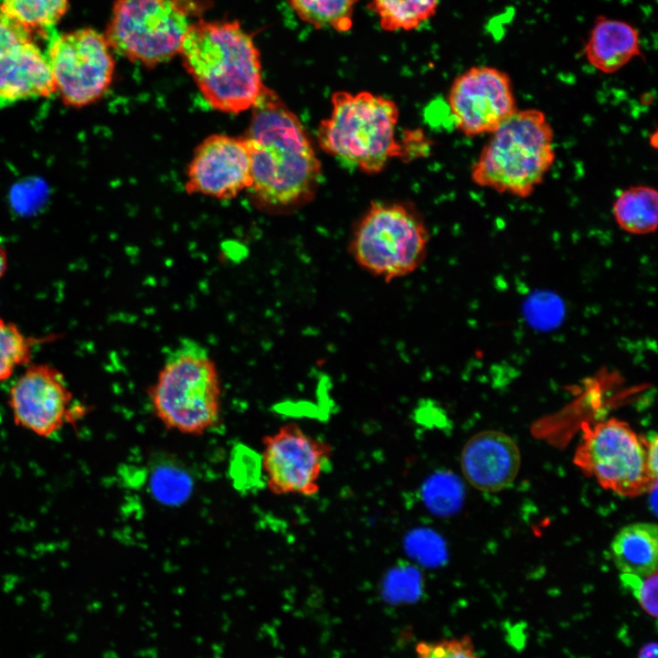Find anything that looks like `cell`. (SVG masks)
Returning <instances> with one entry per match:
<instances>
[{"mask_svg": "<svg viewBox=\"0 0 658 658\" xmlns=\"http://www.w3.org/2000/svg\"><path fill=\"white\" fill-rule=\"evenodd\" d=\"M251 110L244 139L256 201L278 211L308 203L321 182L322 166L304 126L266 86Z\"/></svg>", "mask_w": 658, "mask_h": 658, "instance_id": "obj_1", "label": "cell"}, {"mask_svg": "<svg viewBox=\"0 0 658 658\" xmlns=\"http://www.w3.org/2000/svg\"><path fill=\"white\" fill-rule=\"evenodd\" d=\"M179 56L205 100L219 111L251 109L265 88L260 50L238 20H196Z\"/></svg>", "mask_w": 658, "mask_h": 658, "instance_id": "obj_2", "label": "cell"}, {"mask_svg": "<svg viewBox=\"0 0 658 658\" xmlns=\"http://www.w3.org/2000/svg\"><path fill=\"white\" fill-rule=\"evenodd\" d=\"M483 146L471 167L474 185L525 198L543 183L556 159L553 127L538 109L517 110Z\"/></svg>", "mask_w": 658, "mask_h": 658, "instance_id": "obj_3", "label": "cell"}, {"mask_svg": "<svg viewBox=\"0 0 658 658\" xmlns=\"http://www.w3.org/2000/svg\"><path fill=\"white\" fill-rule=\"evenodd\" d=\"M148 398L167 430L200 436L218 425L222 387L207 348L193 339H182L165 356Z\"/></svg>", "mask_w": 658, "mask_h": 658, "instance_id": "obj_4", "label": "cell"}, {"mask_svg": "<svg viewBox=\"0 0 658 658\" xmlns=\"http://www.w3.org/2000/svg\"><path fill=\"white\" fill-rule=\"evenodd\" d=\"M331 105L316 133L324 152L368 175L381 172L391 159L402 155L394 101L366 90H339L332 94Z\"/></svg>", "mask_w": 658, "mask_h": 658, "instance_id": "obj_5", "label": "cell"}, {"mask_svg": "<svg viewBox=\"0 0 658 658\" xmlns=\"http://www.w3.org/2000/svg\"><path fill=\"white\" fill-rule=\"evenodd\" d=\"M203 0H115L105 37L111 48L130 61L146 67L179 55ZM197 20V19H196Z\"/></svg>", "mask_w": 658, "mask_h": 658, "instance_id": "obj_6", "label": "cell"}, {"mask_svg": "<svg viewBox=\"0 0 658 658\" xmlns=\"http://www.w3.org/2000/svg\"><path fill=\"white\" fill-rule=\"evenodd\" d=\"M429 239L425 221L415 207L374 202L356 226L349 249L361 268L388 282L421 266Z\"/></svg>", "mask_w": 658, "mask_h": 658, "instance_id": "obj_7", "label": "cell"}, {"mask_svg": "<svg viewBox=\"0 0 658 658\" xmlns=\"http://www.w3.org/2000/svg\"><path fill=\"white\" fill-rule=\"evenodd\" d=\"M574 462L603 488L623 496L641 495L657 483L648 469L645 438L618 419L586 430Z\"/></svg>", "mask_w": 658, "mask_h": 658, "instance_id": "obj_8", "label": "cell"}, {"mask_svg": "<svg viewBox=\"0 0 658 658\" xmlns=\"http://www.w3.org/2000/svg\"><path fill=\"white\" fill-rule=\"evenodd\" d=\"M56 90L64 101L84 106L109 88L114 59L104 34L92 28L50 33L45 52Z\"/></svg>", "mask_w": 658, "mask_h": 658, "instance_id": "obj_9", "label": "cell"}, {"mask_svg": "<svg viewBox=\"0 0 658 658\" xmlns=\"http://www.w3.org/2000/svg\"><path fill=\"white\" fill-rule=\"evenodd\" d=\"M8 405L16 425L42 438L56 435L87 412L74 402L62 372L46 363L27 365L9 389Z\"/></svg>", "mask_w": 658, "mask_h": 658, "instance_id": "obj_10", "label": "cell"}, {"mask_svg": "<svg viewBox=\"0 0 658 658\" xmlns=\"http://www.w3.org/2000/svg\"><path fill=\"white\" fill-rule=\"evenodd\" d=\"M261 468L267 487L276 495L311 496L319 492V480L332 456L327 442L289 422L262 438Z\"/></svg>", "mask_w": 658, "mask_h": 658, "instance_id": "obj_11", "label": "cell"}, {"mask_svg": "<svg viewBox=\"0 0 658 658\" xmlns=\"http://www.w3.org/2000/svg\"><path fill=\"white\" fill-rule=\"evenodd\" d=\"M447 101L454 125L467 137L491 134L518 110L509 74L486 65L458 75Z\"/></svg>", "mask_w": 658, "mask_h": 658, "instance_id": "obj_12", "label": "cell"}, {"mask_svg": "<svg viewBox=\"0 0 658 658\" xmlns=\"http://www.w3.org/2000/svg\"><path fill=\"white\" fill-rule=\"evenodd\" d=\"M250 185V156L244 137H207L196 147L186 169V189L189 194L228 199Z\"/></svg>", "mask_w": 658, "mask_h": 658, "instance_id": "obj_13", "label": "cell"}, {"mask_svg": "<svg viewBox=\"0 0 658 658\" xmlns=\"http://www.w3.org/2000/svg\"><path fill=\"white\" fill-rule=\"evenodd\" d=\"M521 464L516 442L499 430H483L472 436L461 453V469L466 481L482 492L496 493L510 487Z\"/></svg>", "mask_w": 658, "mask_h": 658, "instance_id": "obj_14", "label": "cell"}, {"mask_svg": "<svg viewBox=\"0 0 658 658\" xmlns=\"http://www.w3.org/2000/svg\"><path fill=\"white\" fill-rule=\"evenodd\" d=\"M56 90L46 58L33 37L0 55V108L20 101L48 97Z\"/></svg>", "mask_w": 658, "mask_h": 658, "instance_id": "obj_15", "label": "cell"}, {"mask_svg": "<svg viewBox=\"0 0 658 658\" xmlns=\"http://www.w3.org/2000/svg\"><path fill=\"white\" fill-rule=\"evenodd\" d=\"M584 54L598 71L615 73L642 56L640 33L627 21L599 16L585 43Z\"/></svg>", "mask_w": 658, "mask_h": 658, "instance_id": "obj_16", "label": "cell"}, {"mask_svg": "<svg viewBox=\"0 0 658 658\" xmlns=\"http://www.w3.org/2000/svg\"><path fill=\"white\" fill-rule=\"evenodd\" d=\"M610 551L621 573L646 577L657 572L658 529L649 522L625 525L614 536Z\"/></svg>", "mask_w": 658, "mask_h": 658, "instance_id": "obj_17", "label": "cell"}, {"mask_svg": "<svg viewBox=\"0 0 658 658\" xmlns=\"http://www.w3.org/2000/svg\"><path fill=\"white\" fill-rule=\"evenodd\" d=\"M612 214L617 225L629 234L655 232L658 222L656 188L638 185L623 189L613 202Z\"/></svg>", "mask_w": 658, "mask_h": 658, "instance_id": "obj_18", "label": "cell"}, {"mask_svg": "<svg viewBox=\"0 0 658 658\" xmlns=\"http://www.w3.org/2000/svg\"><path fill=\"white\" fill-rule=\"evenodd\" d=\"M440 0H369L380 27L387 32H409L433 17Z\"/></svg>", "mask_w": 658, "mask_h": 658, "instance_id": "obj_19", "label": "cell"}, {"mask_svg": "<svg viewBox=\"0 0 658 658\" xmlns=\"http://www.w3.org/2000/svg\"><path fill=\"white\" fill-rule=\"evenodd\" d=\"M358 0H288L291 8L304 23L316 29L348 32L354 23Z\"/></svg>", "mask_w": 658, "mask_h": 658, "instance_id": "obj_20", "label": "cell"}, {"mask_svg": "<svg viewBox=\"0 0 658 658\" xmlns=\"http://www.w3.org/2000/svg\"><path fill=\"white\" fill-rule=\"evenodd\" d=\"M3 10L33 30L47 31L64 16L69 0H0Z\"/></svg>", "mask_w": 658, "mask_h": 658, "instance_id": "obj_21", "label": "cell"}, {"mask_svg": "<svg viewBox=\"0 0 658 658\" xmlns=\"http://www.w3.org/2000/svg\"><path fill=\"white\" fill-rule=\"evenodd\" d=\"M37 342L0 316V384L9 379L19 366L30 364Z\"/></svg>", "mask_w": 658, "mask_h": 658, "instance_id": "obj_22", "label": "cell"}, {"mask_svg": "<svg viewBox=\"0 0 658 658\" xmlns=\"http://www.w3.org/2000/svg\"><path fill=\"white\" fill-rule=\"evenodd\" d=\"M415 653L416 658H480L469 635L419 642Z\"/></svg>", "mask_w": 658, "mask_h": 658, "instance_id": "obj_23", "label": "cell"}, {"mask_svg": "<svg viewBox=\"0 0 658 658\" xmlns=\"http://www.w3.org/2000/svg\"><path fill=\"white\" fill-rule=\"evenodd\" d=\"M621 581L650 616L657 617V572L646 577L621 573Z\"/></svg>", "mask_w": 658, "mask_h": 658, "instance_id": "obj_24", "label": "cell"}, {"mask_svg": "<svg viewBox=\"0 0 658 658\" xmlns=\"http://www.w3.org/2000/svg\"><path fill=\"white\" fill-rule=\"evenodd\" d=\"M31 37L32 30L8 16L0 4V54Z\"/></svg>", "mask_w": 658, "mask_h": 658, "instance_id": "obj_25", "label": "cell"}, {"mask_svg": "<svg viewBox=\"0 0 658 658\" xmlns=\"http://www.w3.org/2000/svg\"><path fill=\"white\" fill-rule=\"evenodd\" d=\"M647 448V465L651 475L657 479V468H658V458H657V436L655 433L649 434L644 437Z\"/></svg>", "mask_w": 658, "mask_h": 658, "instance_id": "obj_26", "label": "cell"}, {"mask_svg": "<svg viewBox=\"0 0 658 658\" xmlns=\"http://www.w3.org/2000/svg\"><path fill=\"white\" fill-rule=\"evenodd\" d=\"M639 658H657V644L649 642L642 646L639 652Z\"/></svg>", "mask_w": 658, "mask_h": 658, "instance_id": "obj_27", "label": "cell"}, {"mask_svg": "<svg viewBox=\"0 0 658 658\" xmlns=\"http://www.w3.org/2000/svg\"><path fill=\"white\" fill-rule=\"evenodd\" d=\"M7 270V256L5 249L0 244V280L4 277Z\"/></svg>", "mask_w": 658, "mask_h": 658, "instance_id": "obj_28", "label": "cell"}]
</instances>
